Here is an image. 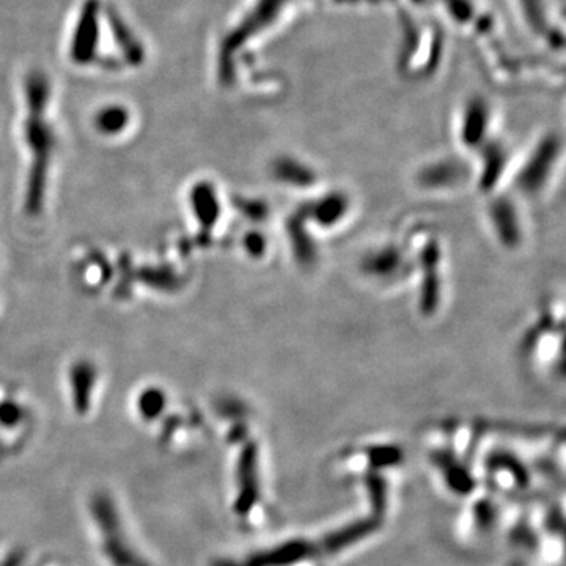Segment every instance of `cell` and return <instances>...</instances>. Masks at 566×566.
Returning a JSON list of instances; mask_svg holds the SVG:
<instances>
[{"instance_id": "obj_17", "label": "cell", "mask_w": 566, "mask_h": 566, "mask_svg": "<svg viewBox=\"0 0 566 566\" xmlns=\"http://www.w3.org/2000/svg\"><path fill=\"white\" fill-rule=\"evenodd\" d=\"M48 566H57V565H48Z\"/></svg>"}, {"instance_id": "obj_10", "label": "cell", "mask_w": 566, "mask_h": 566, "mask_svg": "<svg viewBox=\"0 0 566 566\" xmlns=\"http://www.w3.org/2000/svg\"><path fill=\"white\" fill-rule=\"evenodd\" d=\"M466 169L461 164L452 162H438L428 164L419 173V181L423 188L441 191L444 188H455L461 181L466 180Z\"/></svg>"}, {"instance_id": "obj_12", "label": "cell", "mask_w": 566, "mask_h": 566, "mask_svg": "<svg viewBox=\"0 0 566 566\" xmlns=\"http://www.w3.org/2000/svg\"><path fill=\"white\" fill-rule=\"evenodd\" d=\"M167 405H169V398H167L166 390H162L161 387H145L137 395L136 411L145 423H153L161 419L166 414Z\"/></svg>"}, {"instance_id": "obj_14", "label": "cell", "mask_w": 566, "mask_h": 566, "mask_svg": "<svg viewBox=\"0 0 566 566\" xmlns=\"http://www.w3.org/2000/svg\"><path fill=\"white\" fill-rule=\"evenodd\" d=\"M26 420V409L18 401L5 400L0 403V427L15 430Z\"/></svg>"}, {"instance_id": "obj_2", "label": "cell", "mask_w": 566, "mask_h": 566, "mask_svg": "<svg viewBox=\"0 0 566 566\" xmlns=\"http://www.w3.org/2000/svg\"><path fill=\"white\" fill-rule=\"evenodd\" d=\"M49 90L43 74H32L27 84L29 118L26 123V144L32 153V169L27 181L26 210L37 216L43 208L46 192V175L56 145V136L45 120V107Z\"/></svg>"}, {"instance_id": "obj_9", "label": "cell", "mask_w": 566, "mask_h": 566, "mask_svg": "<svg viewBox=\"0 0 566 566\" xmlns=\"http://www.w3.org/2000/svg\"><path fill=\"white\" fill-rule=\"evenodd\" d=\"M271 175L276 183L296 188V191H301V188H313L318 183L317 170L293 158L276 159V162L271 164Z\"/></svg>"}, {"instance_id": "obj_8", "label": "cell", "mask_w": 566, "mask_h": 566, "mask_svg": "<svg viewBox=\"0 0 566 566\" xmlns=\"http://www.w3.org/2000/svg\"><path fill=\"white\" fill-rule=\"evenodd\" d=\"M533 156L527 164L519 170L518 188L524 195L541 194L546 184L551 181V175L555 172V147H548V153H540Z\"/></svg>"}, {"instance_id": "obj_15", "label": "cell", "mask_w": 566, "mask_h": 566, "mask_svg": "<svg viewBox=\"0 0 566 566\" xmlns=\"http://www.w3.org/2000/svg\"><path fill=\"white\" fill-rule=\"evenodd\" d=\"M243 247L246 250L247 257L260 260L268 252V238L260 230H250L244 235Z\"/></svg>"}, {"instance_id": "obj_4", "label": "cell", "mask_w": 566, "mask_h": 566, "mask_svg": "<svg viewBox=\"0 0 566 566\" xmlns=\"http://www.w3.org/2000/svg\"><path fill=\"white\" fill-rule=\"evenodd\" d=\"M405 252L395 244H386L368 250L361 260V271L365 277L376 283H392L403 274H409Z\"/></svg>"}, {"instance_id": "obj_3", "label": "cell", "mask_w": 566, "mask_h": 566, "mask_svg": "<svg viewBox=\"0 0 566 566\" xmlns=\"http://www.w3.org/2000/svg\"><path fill=\"white\" fill-rule=\"evenodd\" d=\"M307 224H313L321 232L339 230L353 213L350 195L342 191H331L304 206L301 211Z\"/></svg>"}, {"instance_id": "obj_1", "label": "cell", "mask_w": 566, "mask_h": 566, "mask_svg": "<svg viewBox=\"0 0 566 566\" xmlns=\"http://www.w3.org/2000/svg\"><path fill=\"white\" fill-rule=\"evenodd\" d=\"M93 549L103 566H155L129 524L117 497L95 491L85 504Z\"/></svg>"}, {"instance_id": "obj_13", "label": "cell", "mask_w": 566, "mask_h": 566, "mask_svg": "<svg viewBox=\"0 0 566 566\" xmlns=\"http://www.w3.org/2000/svg\"><path fill=\"white\" fill-rule=\"evenodd\" d=\"M129 112L122 106H107L95 117V128L103 136H117L128 128Z\"/></svg>"}, {"instance_id": "obj_16", "label": "cell", "mask_w": 566, "mask_h": 566, "mask_svg": "<svg viewBox=\"0 0 566 566\" xmlns=\"http://www.w3.org/2000/svg\"><path fill=\"white\" fill-rule=\"evenodd\" d=\"M27 563V554L21 549L12 548L0 552V566H27Z\"/></svg>"}, {"instance_id": "obj_5", "label": "cell", "mask_w": 566, "mask_h": 566, "mask_svg": "<svg viewBox=\"0 0 566 566\" xmlns=\"http://www.w3.org/2000/svg\"><path fill=\"white\" fill-rule=\"evenodd\" d=\"M489 224L502 246L515 249L524 241V228L519 217L518 206L510 199L494 200L488 208Z\"/></svg>"}, {"instance_id": "obj_7", "label": "cell", "mask_w": 566, "mask_h": 566, "mask_svg": "<svg viewBox=\"0 0 566 566\" xmlns=\"http://www.w3.org/2000/svg\"><path fill=\"white\" fill-rule=\"evenodd\" d=\"M189 205L195 221L199 222L200 228L205 232L213 230L221 219V197L216 186L210 181H197L192 186L189 192Z\"/></svg>"}, {"instance_id": "obj_11", "label": "cell", "mask_w": 566, "mask_h": 566, "mask_svg": "<svg viewBox=\"0 0 566 566\" xmlns=\"http://www.w3.org/2000/svg\"><path fill=\"white\" fill-rule=\"evenodd\" d=\"M96 4L89 2L82 12L78 37L74 38L73 57L79 63L92 59L96 43Z\"/></svg>"}, {"instance_id": "obj_6", "label": "cell", "mask_w": 566, "mask_h": 566, "mask_svg": "<svg viewBox=\"0 0 566 566\" xmlns=\"http://www.w3.org/2000/svg\"><path fill=\"white\" fill-rule=\"evenodd\" d=\"M98 372L93 362L87 359L74 362L70 368L71 406L78 416L85 417L92 411Z\"/></svg>"}]
</instances>
